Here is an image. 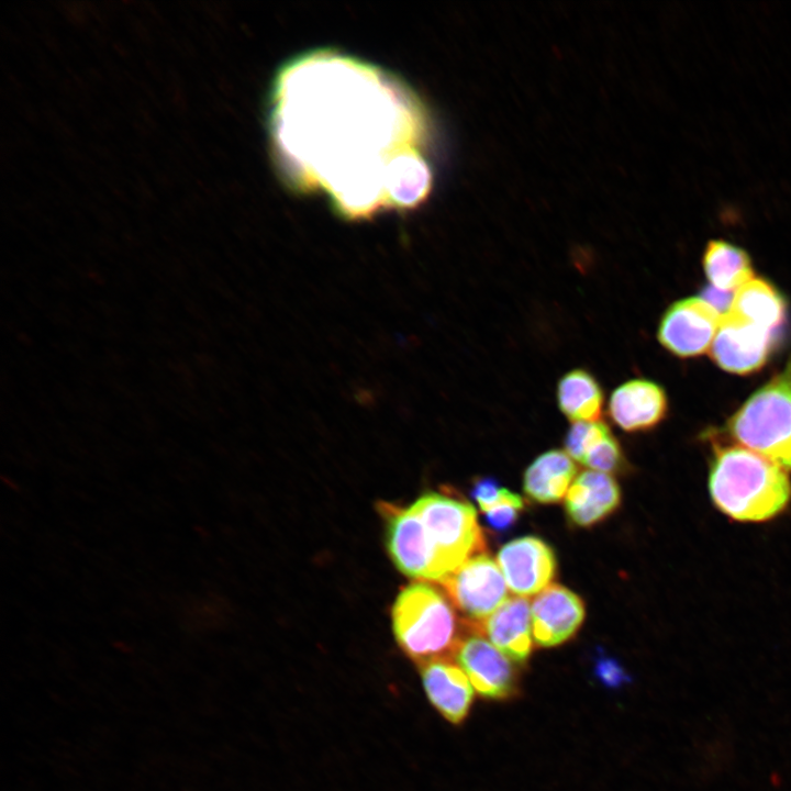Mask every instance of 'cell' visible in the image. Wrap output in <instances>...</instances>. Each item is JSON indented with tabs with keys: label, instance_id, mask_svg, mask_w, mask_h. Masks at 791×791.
Listing matches in <instances>:
<instances>
[{
	"label": "cell",
	"instance_id": "7c38bea8",
	"mask_svg": "<svg viewBox=\"0 0 791 791\" xmlns=\"http://www.w3.org/2000/svg\"><path fill=\"white\" fill-rule=\"evenodd\" d=\"M586 610L575 592L550 584L531 604L532 634L541 647H553L570 639L581 626Z\"/></svg>",
	"mask_w": 791,
	"mask_h": 791
},
{
	"label": "cell",
	"instance_id": "ba28073f",
	"mask_svg": "<svg viewBox=\"0 0 791 791\" xmlns=\"http://www.w3.org/2000/svg\"><path fill=\"white\" fill-rule=\"evenodd\" d=\"M386 522L387 548L396 567L415 580L436 581L434 557L423 523L411 505L380 502Z\"/></svg>",
	"mask_w": 791,
	"mask_h": 791
},
{
	"label": "cell",
	"instance_id": "6da1fadb",
	"mask_svg": "<svg viewBox=\"0 0 791 791\" xmlns=\"http://www.w3.org/2000/svg\"><path fill=\"white\" fill-rule=\"evenodd\" d=\"M708 488L714 506L737 522L769 521L791 502L788 471L740 445L713 444Z\"/></svg>",
	"mask_w": 791,
	"mask_h": 791
},
{
	"label": "cell",
	"instance_id": "5b68a950",
	"mask_svg": "<svg viewBox=\"0 0 791 791\" xmlns=\"http://www.w3.org/2000/svg\"><path fill=\"white\" fill-rule=\"evenodd\" d=\"M437 586L469 623L482 622L508 599L503 573L484 552L467 559Z\"/></svg>",
	"mask_w": 791,
	"mask_h": 791
},
{
	"label": "cell",
	"instance_id": "2e32d148",
	"mask_svg": "<svg viewBox=\"0 0 791 791\" xmlns=\"http://www.w3.org/2000/svg\"><path fill=\"white\" fill-rule=\"evenodd\" d=\"M573 459L561 449H549L537 456L526 468L523 490L537 503H556L566 497L576 479Z\"/></svg>",
	"mask_w": 791,
	"mask_h": 791
},
{
	"label": "cell",
	"instance_id": "30bf717a",
	"mask_svg": "<svg viewBox=\"0 0 791 791\" xmlns=\"http://www.w3.org/2000/svg\"><path fill=\"white\" fill-rule=\"evenodd\" d=\"M497 562L508 588L519 597L538 594L556 575L553 548L535 536L515 538L501 547Z\"/></svg>",
	"mask_w": 791,
	"mask_h": 791
},
{
	"label": "cell",
	"instance_id": "9c48e42d",
	"mask_svg": "<svg viewBox=\"0 0 791 791\" xmlns=\"http://www.w3.org/2000/svg\"><path fill=\"white\" fill-rule=\"evenodd\" d=\"M772 347L773 332L727 313L722 316L710 355L722 369L748 375L766 364Z\"/></svg>",
	"mask_w": 791,
	"mask_h": 791
},
{
	"label": "cell",
	"instance_id": "3957f363",
	"mask_svg": "<svg viewBox=\"0 0 791 791\" xmlns=\"http://www.w3.org/2000/svg\"><path fill=\"white\" fill-rule=\"evenodd\" d=\"M738 444L791 471V359L729 417Z\"/></svg>",
	"mask_w": 791,
	"mask_h": 791
},
{
	"label": "cell",
	"instance_id": "e0dca14e",
	"mask_svg": "<svg viewBox=\"0 0 791 791\" xmlns=\"http://www.w3.org/2000/svg\"><path fill=\"white\" fill-rule=\"evenodd\" d=\"M556 401L559 411L572 423L594 422L602 415L604 392L589 370L575 368L558 380Z\"/></svg>",
	"mask_w": 791,
	"mask_h": 791
},
{
	"label": "cell",
	"instance_id": "4fadbf2b",
	"mask_svg": "<svg viewBox=\"0 0 791 791\" xmlns=\"http://www.w3.org/2000/svg\"><path fill=\"white\" fill-rule=\"evenodd\" d=\"M425 694L433 708L449 723L461 724L474 702V687L453 658L419 665Z\"/></svg>",
	"mask_w": 791,
	"mask_h": 791
},
{
	"label": "cell",
	"instance_id": "7a4b0ae2",
	"mask_svg": "<svg viewBox=\"0 0 791 791\" xmlns=\"http://www.w3.org/2000/svg\"><path fill=\"white\" fill-rule=\"evenodd\" d=\"M391 615L399 647L417 666L433 659L453 658L465 630V621L459 622L445 592L427 581H416L402 589Z\"/></svg>",
	"mask_w": 791,
	"mask_h": 791
},
{
	"label": "cell",
	"instance_id": "52a82bcc",
	"mask_svg": "<svg viewBox=\"0 0 791 791\" xmlns=\"http://www.w3.org/2000/svg\"><path fill=\"white\" fill-rule=\"evenodd\" d=\"M721 320V313L703 298L681 299L664 312L657 337L678 357L699 356L711 348Z\"/></svg>",
	"mask_w": 791,
	"mask_h": 791
},
{
	"label": "cell",
	"instance_id": "603a6c76",
	"mask_svg": "<svg viewBox=\"0 0 791 791\" xmlns=\"http://www.w3.org/2000/svg\"><path fill=\"white\" fill-rule=\"evenodd\" d=\"M503 487L492 477H482L475 481L471 495L484 513L500 499Z\"/></svg>",
	"mask_w": 791,
	"mask_h": 791
},
{
	"label": "cell",
	"instance_id": "7402d4cb",
	"mask_svg": "<svg viewBox=\"0 0 791 791\" xmlns=\"http://www.w3.org/2000/svg\"><path fill=\"white\" fill-rule=\"evenodd\" d=\"M523 509L522 497L504 488L498 502L484 512V521L491 530L502 533L516 523Z\"/></svg>",
	"mask_w": 791,
	"mask_h": 791
},
{
	"label": "cell",
	"instance_id": "ac0fdd59",
	"mask_svg": "<svg viewBox=\"0 0 791 791\" xmlns=\"http://www.w3.org/2000/svg\"><path fill=\"white\" fill-rule=\"evenodd\" d=\"M787 305L768 281L753 277L736 289L728 313L773 332L786 319Z\"/></svg>",
	"mask_w": 791,
	"mask_h": 791
},
{
	"label": "cell",
	"instance_id": "cb8c5ba5",
	"mask_svg": "<svg viewBox=\"0 0 791 791\" xmlns=\"http://www.w3.org/2000/svg\"><path fill=\"white\" fill-rule=\"evenodd\" d=\"M597 675L606 684H619L626 679L625 671L614 660L609 658H600L597 664Z\"/></svg>",
	"mask_w": 791,
	"mask_h": 791
},
{
	"label": "cell",
	"instance_id": "8992f818",
	"mask_svg": "<svg viewBox=\"0 0 791 791\" xmlns=\"http://www.w3.org/2000/svg\"><path fill=\"white\" fill-rule=\"evenodd\" d=\"M453 658L480 697L505 700L517 693L519 676L513 662L466 621Z\"/></svg>",
	"mask_w": 791,
	"mask_h": 791
},
{
	"label": "cell",
	"instance_id": "9a60e30c",
	"mask_svg": "<svg viewBox=\"0 0 791 791\" xmlns=\"http://www.w3.org/2000/svg\"><path fill=\"white\" fill-rule=\"evenodd\" d=\"M621 503V490L615 479L595 470H586L576 477L565 497L569 521L580 527H590L611 515Z\"/></svg>",
	"mask_w": 791,
	"mask_h": 791
},
{
	"label": "cell",
	"instance_id": "ffe728a7",
	"mask_svg": "<svg viewBox=\"0 0 791 791\" xmlns=\"http://www.w3.org/2000/svg\"><path fill=\"white\" fill-rule=\"evenodd\" d=\"M610 433L611 430L602 421L575 422L566 433L565 452L582 464L589 450Z\"/></svg>",
	"mask_w": 791,
	"mask_h": 791
},
{
	"label": "cell",
	"instance_id": "5bb4252c",
	"mask_svg": "<svg viewBox=\"0 0 791 791\" xmlns=\"http://www.w3.org/2000/svg\"><path fill=\"white\" fill-rule=\"evenodd\" d=\"M470 624L513 662L525 664L530 658L534 639L526 598H509L482 622Z\"/></svg>",
	"mask_w": 791,
	"mask_h": 791
},
{
	"label": "cell",
	"instance_id": "44dd1931",
	"mask_svg": "<svg viewBox=\"0 0 791 791\" xmlns=\"http://www.w3.org/2000/svg\"><path fill=\"white\" fill-rule=\"evenodd\" d=\"M583 465L603 474H617L625 469L626 459L619 441L610 433L584 457Z\"/></svg>",
	"mask_w": 791,
	"mask_h": 791
},
{
	"label": "cell",
	"instance_id": "8fae6325",
	"mask_svg": "<svg viewBox=\"0 0 791 791\" xmlns=\"http://www.w3.org/2000/svg\"><path fill=\"white\" fill-rule=\"evenodd\" d=\"M668 413L665 389L646 378L630 379L610 394L608 414L627 433L646 432L658 426Z\"/></svg>",
	"mask_w": 791,
	"mask_h": 791
},
{
	"label": "cell",
	"instance_id": "d6986e66",
	"mask_svg": "<svg viewBox=\"0 0 791 791\" xmlns=\"http://www.w3.org/2000/svg\"><path fill=\"white\" fill-rule=\"evenodd\" d=\"M702 264L711 287L722 291L736 290L754 277L747 252L724 239L708 242Z\"/></svg>",
	"mask_w": 791,
	"mask_h": 791
},
{
	"label": "cell",
	"instance_id": "277c9868",
	"mask_svg": "<svg viewBox=\"0 0 791 791\" xmlns=\"http://www.w3.org/2000/svg\"><path fill=\"white\" fill-rule=\"evenodd\" d=\"M432 548L436 583L470 557L484 552L486 541L475 508L443 492H427L412 503Z\"/></svg>",
	"mask_w": 791,
	"mask_h": 791
}]
</instances>
